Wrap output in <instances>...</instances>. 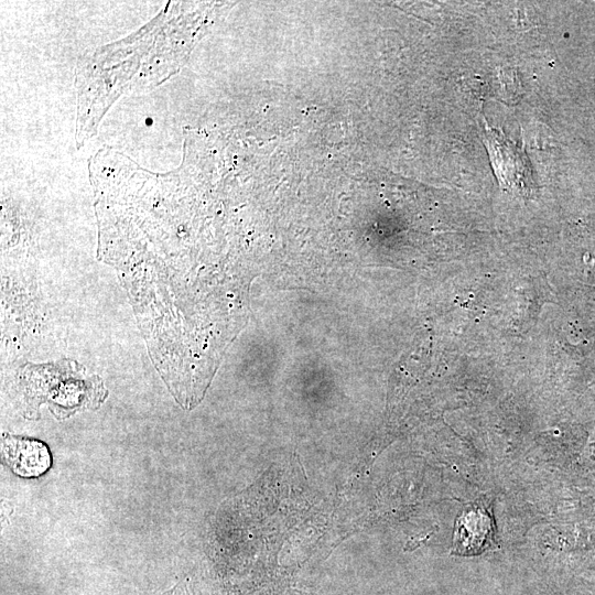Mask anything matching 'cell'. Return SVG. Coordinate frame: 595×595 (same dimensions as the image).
<instances>
[{
  "instance_id": "cell-1",
  "label": "cell",
  "mask_w": 595,
  "mask_h": 595,
  "mask_svg": "<svg viewBox=\"0 0 595 595\" xmlns=\"http://www.w3.org/2000/svg\"><path fill=\"white\" fill-rule=\"evenodd\" d=\"M20 382L30 408L46 402L58 419L78 410L94 409L106 397L102 381L97 376L84 377L69 361L29 365L21 369Z\"/></svg>"
},
{
  "instance_id": "cell-2",
  "label": "cell",
  "mask_w": 595,
  "mask_h": 595,
  "mask_svg": "<svg viewBox=\"0 0 595 595\" xmlns=\"http://www.w3.org/2000/svg\"><path fill=\"white\" fill-rule=\"evenodd\" d=\"M1 453L3 463L21 477H37L52 463L48 447L41 441L9 434L2 435Z\"/></svg>"
}]
</instances>
